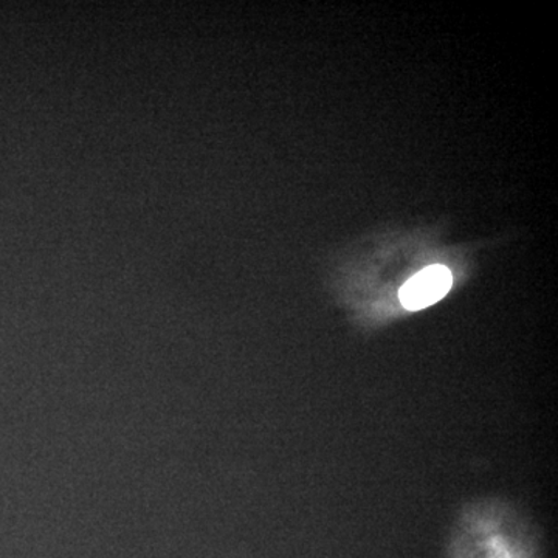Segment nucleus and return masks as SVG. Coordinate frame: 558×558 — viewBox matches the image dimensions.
I'll list each match as a JSON object with an SVG mask.
<instances>
[{
  "instance_id": "1",
  "label": "nucleus",
  "mask_w": 558,
  "mask_h": 558,
  "mask_svg": "<svg viewBox=\"0 0 558 558\" xmlns=\"http://www.w3.org/2000/svg\"><path fill=\"white\" fill-rule=\"evenodd\" d=\"M451 284L453 277L447 267L429 266L405 282L400 289V301L409 311L425 310L444 299Z\"/></svg>"
},
{
  "instance_id": "2",
  "label": "nucleus",
  "mask_w": 558,
  "mask_h": 558,
  "mask_svg": "<svg viewBox=\"0 0 558 558\" xmlns=\"http://www.w3.org/2000/svg\"><path fill=\"white\" fill-rule=\"evenodd\" d=\"M458 558H527V556L515 546L506 545L502 539H492L483 549L468 550V553L461 550Z\"/></svg>"
}]
</instances>
